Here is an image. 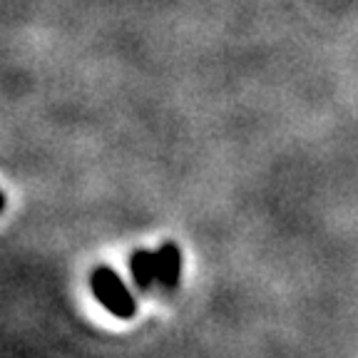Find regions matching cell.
I'll return each mask as SVG.
<instances>
[{"mask_svg":"<svg viewBox=\"0 0 358 358\" xmlns=\"http://www.w3.org/2000/svg\"><path fill=\"white\" fill-rule=\"evenodd\" d=\"M92 291H95L97 301L107 308L110 313H115L117 319H132L137 306L134 299L129 296L127 286L120 281V276L112 268L102 266L92 274Z\"/></svg>","mask_w":358,"mask_h":358,"instance_id":"cell-1","label":"cell"},{"mask_svg":"<svg viewBox=\"0 0 358 358\" xmlns=\"http://www.w3.org/2000/svg\"><path fill=\"white\" fill-rule=\"evenodd\" d=\"M179 274H182V252L177 249V244L167 241L157 252V281L164 289H174L179 284Z\"/></svg>","mask_w":358,"mask_h":358,"instance_id":"cell-2","label":"cell"},{"mask_svg":"<svg viewBox=\"0 0 358 358\" xmlns=\"http://www.w3.org/2000/svg\"><path fill=\"white\" fill-rule=\"evenodd\" d=\"M129 268H132L134 284L140 289H150L152 281L157 279V252H134Z\"/></svg>","mask_w":358,"mask_h":358,"instance_id":"cell-3","label":"cell"}]
</instances>
